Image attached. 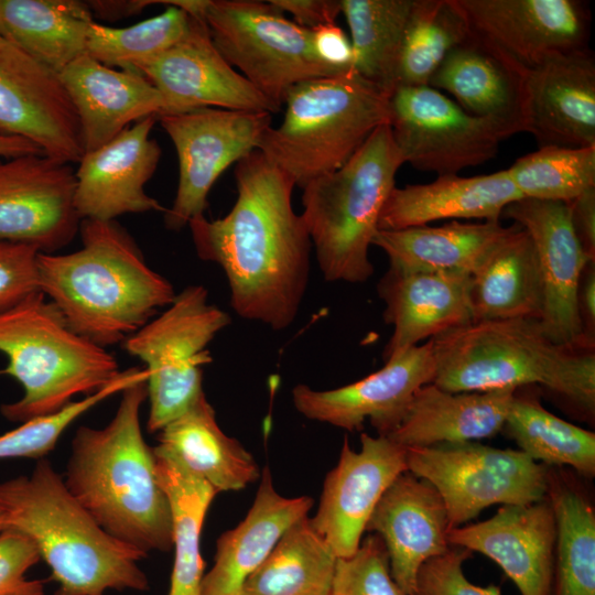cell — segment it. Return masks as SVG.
I'll list each match as a JSON object with an SVG mask.
<instances>
[{
	"label": "cell",
	"instance_id": "cell-1",
	"mask_svg": "<svg viewBox=\"0 0 595 595\" xmlns=\"http://www.w3.org/2000/svg\"><path fill=\"white\" fill-rule=\"evenodd\" d=\"M234 175V206L215 220L191 219L193 244L202 260L223 269L238 316L283 331L299 314L311 268V238L292 205L295 184L258 150Z\"/></svg>",
	"mask_w": 595,
	"mask_h": 595
},
{
	"label": "cell",
	"instance_id": "cell-2",
	"mask_svg": "<svg viewBox=\"0 0 595 595\" xmlns=\"http://www.w3.org/2000/svg\"><path fill=\"white\" fill-rule=\"evenodd\" d=\"M120 393L119 407L106 426L77 429L63 479L108 534L147 556L173 548L172 513L153 447L141 430L147 380L133 382Z\"/></svg>",
	"mask_w": 595,
	"mask_h": 595
},
{
	"label": "cell",
	"instance_id": "cell-3",
	"mask_svg": "<svg viewBox=\"0 0 595 595\" xmlns=\"http://www.w3.org/2000/svg\"><path fill=\"white\" fill-rule=\"evenodd\" d=\"M79 232L76 251L39 253V288L74 332L106 348L134 334L176 293L116 220L83 219Z\"/></svg>",
	"mask_w": 595,
	"mask_h": 595
},
{
	"label": "cell",
	"instance_id": "cell-4",
	"mask_svg": "<svg viewBox=\"0 0 595 595\" xmlns=\"http://www.w3.org/2000/svg\"><path fill=\"white\" fill-rule=\"evenodd\" d=\"M433 385L450 392L517 390L542 386L594 421V349L558 345L539 320L482 321L430 339Z\"/></svg>",
	"mask_w": 595,
	"mask_h": 595
},
{
	"label": "cell",
	"instance_id": "cell-5",
	"mask_svg": "<svg viewBox=\"0 0 595 595\" xmlns=\"http://www.w3.org/2000/svg\"><path fill=\"white\" fill-rule=\"evenodd\" d=\"M0 517L4 530L18 531L35 544L57 583L54 595L149 589L138 564L145 555L108 534L44 457L31 475L0 484Z\"/></svg>",
	"mask_w": 595,
	"mask_h": 595
},
{
	"label": "cell",
	"instance_id": "cell-6",
	"mask_svg": "<svg viewBox=\"0 0 595 595\" xmlns=\"http://www.w3.org/2000/svg\"><path fill=\"white\" fill-rule=\"evenodd\" d=\"M0 351L8 375L23 388L20 400L1 405L13 422L55 413L76 394H93L121 374L116 358L74 332L61 311L41 292L0 311Z\"/></svg>",
	"mask_w": 595,
	"mask_h": 595
},
{
	"label": "cell",
	"instance_id": "cell-7",
	"mask_svg": "<svg viewBox=\"0 0 595 595\" xmlns=\"http://www.w3.org/2000/svg\"><path fill=\"white\" fill-rule=\"evenodd\" d=\"M283 106L257 150L301 188L340 169L390 118L389 96L354 69L295 85Z\"/></svg>",
	"mask_w": 595,
	"mask_h": 595
},
{
	"label": "cell",
	"instance_id": "cell-8",
	"mask_svg": "<svg viewBox=\"0 0 595 595\" xmlns=\"http://www.w3.org/2000/svg\"><path fill=\"white\" fill-rule=\"evenodd\" d=\"M402 164L382 125L340 169L302 187L301 216L326 281L361 283L372 275L369 247Z\"/></svg>",
	"mask_w": 595,
	"mask_h": 595
},
{
	"label": "cell",
	"instance_id": "cell-9",
	"mask_svg": "<svg viewBox=\"0 0 595 595\" xmlns=\"http://www.w3.org/2000/svg\"><path fill=\"white\" fill-rule=\"evenodd\" d=\"M230 322L225 311L208 303L203 285H190L123 342L148 371L149 432H160L204 392L203 367L212 361L207 346Z\"/></svg>",
	"mask_w": 595,
	"mask_h": 595
},
{
	"label": "cell",
	"instance_id": "cell-10",
	"mask_svg": "<svg viewBox=\"0 0 595 595\" xmlns=\"http://www.w3.org/2000/svg\"><path fill=\"white\" fill-rule=\"evenodd\" d=\"M205 22L228 64L280 109L295 85L347 72L321 61L312 31L286 19L270 1L209 0Z\"/></svg>",
	"mask_w": 595,
	"mask_h": 595
},
{
	"label": "cell",
	"instance_id": "cell-11",
	"mask_svg": "<svg viewBox=\"0 0 595 595\" xmlns=\"http://www.w3.org/2000/svg\"><path fill=\"white\" fill-rule=\"evenodd\" d=\"M407 468L440 493L450 527L493 505H526L547 497L549 467L519 450L477 442L407 448Z\"/></svg>",
	"mask_w": 595,
	"mask_h": 595
},
{
	"label": "cell",
	"instance_id": "cell-12",
	"mask_svg": "<svg viewBox=\"0 0 595 595\" xmlns=\"http://www.w3.org/2000/svg\"><path fill=\"white\" fill-rule=\"evenodd\" d=\"M178 160L175 198L164 213V225L180 230L204 215L208 194L223 172L258 149L271 127L272 113L202 108L158 117Z\"/></svg>",
	"mask_w": 595,
	"mask_h": 595
},
{
	"label": "cell",
	"instance_id": "cell-13",
	"mask_svg": "<svg viewBox=\"0 0 595 595\" xmlns=\"http://www.w3.org/2000/svg\"><path fill=\"white\" fill-rule=\"evenodd\" d=\"M389 110L404 163L437 176L491 160L506 139L494 123L469 115L429 85L398 87L389 97Z\"/></svg>",
	"mask_w": 595,
	"mask_h": 595
},
{
	"label": "cell",
	"instance_id": "cell-14",
	"mask_svg": "<svg viewBox=\"0 0 595 595\" xmlns=\"http://www.w3.org/2000/svg\"><path fill=\"white\" fill-rule=\"evenodd\" d=\"M73 163L44 154L0 161V241L53 253L79 231Z\"/></svg>",
	"mask_w": 595,
	"mask_h": 595
},
{
	"label": "cell",
	"instance_id": "cell-15",
	"mask_svg": "<svg viewBox=\"0 0 595 595\" xmlns=\"http://www.w3.org/2000/svg\"><path fill=\"white\" fill-rule=\"evenodd\" d=\"M132 69L161 94L162 116L202 108L270 113L281 110L228 64L213 43L204 20L191 18L186 34L177 43Z\"/></svg>",
	"mask_w": 595,
	"mask_h": 595
},
{
	"label": "cell",
	"instance_id": "cell-16",
	"mask_svg": "<svg viewBox=\"0 0 595 595\" xmlns=\"http://www.w3.org/2000/svg\"><path fill=\"white\" fill-rule=\"evenodd\" d=\"M435 360L431 340L385 361L367 377L332 390L296 385L292 390L295 409L305 418L360 431L366 420L378 435L388 436L401 422L414 393L432 383Z\"/></svg>",
	"mask_w": 595,
	"mask_h": 595
},
{
	"label": "cell",
	"instance_id": "cell-17",
	"mask_svg": "<svg viewBox=\"0 0 595 595\" xmlns=\"http://www.w3.org/2000/svg\"><path fill=\"white\" fill-rule=\"evenodd\" d=\"M0 136L20 137L44 154L78 163L85 150L76 110L58 74L0 41Z\"/></svg>",
	"mask_w": 595,
	"mask_h": 595
},
{
	"label": "cell",
	"instance_id": "cell-18",
	"mask_svg": "<svg viewBox=\"0 0 595 595\" xmlns=\"http://www.w3.org/2000/svg\"><path fill=\"white\" fill-rule=\"evenodd\" d=\"M354 451L347 437L337 465L326 475L316 515L310 520L334 554L348 558L358 549L379 499L407 468V448L387 436L360 435Z\"/></svg>",
	"mask_w": 595,
	"mask_h": 595
},
{
	"label": "cell",
	"instance_id": "cell-19",
	"mask_svg": "<svg viewBox=\"0 0 595 595\" xmlns=\"http://www.w3.org/2000/svg\"><path fill=\"white\" fill-rule=\"evenodd\" d=\"M530 236L543 283L540 323L558 345L594 349L584 339L576 294L584 267L592 261L583 251L571 221L570 203L522 197L502 215Z\"/></svg>",
	"mask_w": 595,
	"mask_h": 595
},
{
	"label": "cell",
	"instance_id": "cell-20",
	"mask_svg": "<svg viewBox=\"0 0 595 595\" xmlns=\"http://www.w3.org/2000/svg\"><path fill=\"white\" fill-rule=\"evenodd\" d=\"M469 30L524 68L588 47L591 12L577 0H454Z\"/></svg>",
	"mask_w": 595,
	"mask_h": 595
},
{
	"label": "cell",
	"instance_id": "cell-21",
	"mask_svg": "<svg viewBox=\"0 0 595 595\" xmlns=\"http://www.w3.org/2000/svg\"><path fill=\"white\" fill-rule=\"evenodd\" d=\"M158 117L141 119L105 145L85 152L75 171L74 203L80 219L115 220L131 213L162 212L145 184L155 173L161 148L151 139Z\"/></svg>",
	"mask_w": 595,
	"mask_h": 595
},
{
	"label": "cell",
	"instance_id": "cell-22",
	"mask_svg": "<svg viewBox=\"0 0 595 595\" xmlns=\"http://www.w3.org/2000/svg\"><path fill=\"white\" fill-rule=\"evenodd\" d=\"M447 539L493 560L521 595H552L556 523L547 497L501 506L485 521L452 528Z\"/></svg>",
	"mask_w": 595,
	"mask_h": 595
},
{
	"label": "cell",
	"instance_id": "cell-23",
	"mask_svg": "<svg viewBox=\"0 0 595 595\" xmlns=\"http://www.w3.org/2000/svg\"><path fill=\"white\" fill-rule=\"evenodd\" d=\"M527 131L540 147H595V58L554 52L526 71Z\"/></svg>",
	"mask_w": 595,
	"mask_h": 595
},
{
	"label": "cell",
	"instance_id": "cell-24",
	"mask_svg": "<svg viewBox=\"0 0 595 595\" xmlns=\"http://www.w3.org/2000/svg\"><path fill=\"white\" fill-rule=\"evenodd\" d=\"M526 71L469 30L443 60L429 86L452 95L461 108L490 121L507 139L527 131Z\"/></svg>",
	"mask_w": 595,
	"mask_h": 595
},
{
	"label": "cell",
	"instance_id": "cell-25",
	"mask_svg": "<svg viewBox=\"0 0 595 595\" xmlns=\"http://www.w3.org/2000/svg\"><path fill=\"white\" fill-rule=\"evenodd\" d=\"M450 530L440 493L409 470L387 488L366 526L382 539L392 578L405 595L412 594L421 565L450 549Z\"/></svg>",
	"mask_w": 595,
	"mask_h": 595
},
{
	"label": "cell",
	"instance_id": "cell-26",
	"mask_svg": "<svg viewBox=\"0 0 595 595\" xmlns=\"http://www.w3.org/2000/svg\"><path fill=\"white\" fill-rule=\"evenodd\" d=\"M472 274L456 271H398L389 268L377 290L392 335L383 360L420 342L473 322Z\"/></svg>",
	"mask_w": 595,
	"mask_h": 595
},
{
	"label": "cell",
	"instance_id": "cell-27",
	"mask_svg": "<svg viewBox=\"0 0 595 595\" xmlns=\"http://www.w3.org/2000/svg\"><path fill=\"white\" fill-rule=\"evenodd\" d=\"M58 76L76 110L85 152L105 145L141 119L163 115L161 94L133 69L105 66L86 53Z\"/></svg>",
	"mask_w": 595,
	"mask_h": 595
},
{
	"label": "cell",
	"instance_id": "cell-28",
	"mask_svg": "<svg viewBox=\"0 0 595 595\" xmlns=\"http://www.w3.org/2000/svg\"><path fill=\"white\" fill-rule=\"evenodd\" d=\"M313 506L309 496L284 497L264 467L253 502L244 520L217 540L212 569L201 595H239L247 577L264 561L282 536Z\"/></svg>",
	"mask_w": 595,
	"mask_h": 595
},
{
	"label": "cell",
	"instance_id": "cell-29",
	"mask_svg": "<svg viewBox=\"0 0 595 595\" xmlns=\"http://www.w3.org/2000/svg\"><path fill=\"white\" fill-rule=\"evenodd\" d=\"M522 198L507 169L464 177L439 175L428 184L394 186L379 216V230L424 226L441 219L497 221L504 209Z\"/></svg>",
	"mask_w": 595,
	"mask_h": 595
},
{
	"label": "cell",
	"instance_id": "cell-30",
	"mask_svg": "<svg viewBox=\"0 0 595 595\" xmlns=\"http://www.w3.org/2000/svg\"><path fill=\"white\" fill-rule=\"evenodd\" d=\"M515 391L450 392L424 385L387 437L411 448L495 436L502 431Z\"/></svg>",
	"mask_w": 595,
	"mask_h": 595
},
{
	"label": "cell",
	"instance_id": "cell-31",
	"mask_svg": "<svg viewBox=\"0 0 595 595\" xmlns=\"http://www.w3.org/2000/svg\"><path fill=\"white\" fill-rule=\"evenodd\" d=\"M497 221L418 226L378 230L372 245L398 271H456L474 274L497 244L512 229Z\"/></svg>",
	"mask_w": 595,
	"mask_h": 595
},
{
	"label": "cell",
	"instance_id": "cell-32",
	"mask_svg": "<svg viewBox=\"0 0 595 595\" xmlns=\"http://www.w3.org/2000/svg\"><path fill=\"white\" fill-rule=\"evenodd\" d=\"M473 322L539 320L543 283L533 242L517 224L472 274Z\"/></svg>",
	"mask_w": 595,
	"mask_h": 595
},
{
	"label": "cell",
	"instance_id": "cell-33",
	"mask_svg": "<svg viewBox=\"0 0 595 595\" xmlns=\"http://www.w3.org/2000/svg\"><path fill=\"white\" fill-rule=\"evenodd\" d=\"M93 22L86 1L0 0L2 39L56 74L86 54Z\"/></svg>",
	"mask_w": 595,
	"mask_h": 595
},
{
	"label": "cell",
	"instance_id": "cell-34",
	"mask_svg": "<svg viewBox=\"0 0 595 595\" xmlns=\"http://www.w3.org/2000/svg\"><path fill=\"white\" fill-rule=\"evenodd\" d=\"M158 440L217 493L240 490L261 475L253 456L223 432L204 392L159 432Z\"/></svg>",
	"mask_w": 595,
	"mask_h": 595
},
{
	"label": "cell",
	"instance_id": "cell-35",
	"mask_svg": "<svg viewBox=\"0 0 595 595\" xmlns=\"http://www.w3.org/2000/svg\"><path fill=\"white\" fill-rule=\"evenodd\" d=\"M581 478L549 467L547 498L556 523L552 595H595V507Z\"/></svg>",
	"mask_w": 595,
	"mask_h": 595
},
{
	"label": "cell",
	"instance_id": "cell-36",
	"mask_svg": "<svg viewBox=\"0 0 595 595\" xmlns=\"http://www.w3.org/2000/svg\"><path fill=\"white\" fill-rule=\"evenodd\" d=\"M153 454L173 522L174 564L169 595H201L204 576L201 533L208 508L218 493L165 446L153 447Z\"/></svg>",
	"mask_w": 595,
	"mask_h": 595
},
{
	"label": "cell",
	"instance_id": "cell-37",
	"mask_svg": "<svg viewBox=\"0 0 595 595\" xmlns=\"http://www.w3.org/2000/svg\"><path fill=\"white\" fill-rule=\"evenodd\" d=\"M336 561L306 516L282 536L239 595H329Z\"/></svg>",
	"mask_w": 595,
	"mask_h": 595
},
{
	"label": "cell",
	"instance_id": "cell-38",
	"mask_svg": "<svg viewBox=\"0 0 595 595\" xmlns=\"http://www.w3.org/2000/svg\"><path fill=\"white\" fill-rule=\"evenodd\" d=\"M501 432L537 463L595 476V433L549 412L536 394L515 391Z\"/></svg>",
	"mask_w": 595,
	"mask_h": 595
},
{
	"label": "cell",
	"instance_id": "cell-39",
	"mask_svg": "<svg viewBox=\"0 0 595 595\" xmlns=\"http://www.w3.org/2000/svg\"><path fill=\"white\" fill-rule=\"evenodd\" d=\"M413 0H340L350 31L354 71L391 96Z\"/></svg>",
	"mask_w": 595,
	"mask_h": 595
},
{
	"label": "cell",
	"instance_id": "cell-40",
	"mask_svg": "<svg viewBox=\"0 0 595 595\" xmlns=\"http://www.w3.org/2000/svg\"><path fill=\"white\" fill-rule=\"evenodd\" d=\"M469 34L454 0H413L398 69V87L426 86L446 55Z\"/></svg>",
	"mask_w": 595,
	"mask_h": 595
},
{
	"label": "cell",
	"instance_id": "cell-41",
	"mask_svg": "<svg viewBox=\"0 0 595 595\" xmlns=\"http://www.w3.org/2000/svg\"><path fill=\"white\" fill-rule=\"evenodd\" d=\"M507 171L522 197L571 203L595 187V147H540Z\"/></svg>",
	"mask_w": 595,
	"mask_h": 595
},
{
	"label": "cell",
	"instance_id": "cell-42",
	"mask_svg": "<svg viewBox=\"0 0 595 595\" xmlns=\"http://www.w3.org/2000/svg\"><path fill=\"white\" fill-rule=\"evenodd\" d=\"M190 23L186 12L170 4L160 14L126 28L94 21L87 33L86 53L105 66L132 69L177 43Z\"/></svg>",
	"mask_w": 595,
	"mask_h": 595
},
{
	"label": "cell",
	"instance_id": "cell-43",
	"mask_svg": "<svg viewBox=\"0 0 595 595\" xmlns=\"http://www.w3.org/2000/svg\"><path fill=\"white\" fill-rule=\"evenodd\" d=\"M144 368H130L104 389L73 401L62 410L23 422L0 435V458H43L56 445L63 432L82 414L108 397L121 392L133 382L147 380Z\"/></svg>",
	"mask_w": 595,
	"mask_h": 595
},
{
	"label": "cell",
	"instance_id": "cell-44",
	"mask_svg": "<svg viewBox=\"0 0 595 595\" xmlns=\"http://www.w3.org/2000/svg\"><path fill=\"white\" fill-rule=\"evenodd\" d=\"M329 595H405L392 578L378 534L364 538L353 555L337 559Z\"/></svg>",
	"mask_w": 595,
	"mask_h": 595
},
{
	"label": "cell",
	"instance_id": "cell-45",
	"mask_svg": "<svg viewBox=\"0 0 595 595\" xmlns=\"http://www.w3.org/2000/svg\"><path fill=\"white\" fill-rule=\"evenodd\" d=\"M472 554L465 548L451 545L445 553L424 562L411 595H501L497 585L479 586L466 578L463 564Z\"/></svg>",
	"mask_w": 595,
	"mask_h": 595
},
{
	"label": "cell",
	"instance_id": "cell-46",
	"mask_svg": "<svg viewBox=\"0 0 595 595\" xmlns=\"http://www.w3.org/2000/svg\"><path fill=\"white\" fill-rule=\"evenodd\" d=\"M31 245L0 241V311L40 291L37 256Z\"/></svg>",
	"mask_w": 595,
	"mask_h": 595
},
{
	"label": "cell",
	"instance_id": "cell-47",
	"mask_svg": "<svg viewBox=\"0 0 595 595\" xmlns=\"http://www.w3.org/2000/svg\"><path fill=\"white\" fill-rule=\"evenodd\" d=\"M41 560L35 544L14 530L0 532V595H44L41 581H29L26 571Z\"/></svg>",
	"mask_w": 595,
	"mask_h": 595
},
{
	"label": "cell",
	"instance_id": "cell-48",
	"mask_svg": "<svg viewBox=\"0 0 595 595\" xmlns=\"http://www.w3.org/2000/svg\"><path fill=\"white\" fill-rule=\"evenodd\" d=\"M312 31V45L317 57L340 71L354 69L350 40L336 23L320 25Z\"/></svg>",
	"mask_w": 595,
	"mask_h": 595
},
{
	"label": "cell",
	"instance_id": "cell-49",
	"mask_svg": "<svg viewBox=\"0 0 595 595\" xmlns=\"http://www.w3.org/2000/svg\"><path fill=\"white\" fill-rule=\"evenodd\" d=\"M280 11L292 14L298 25L313 30L335 23L342 12L340 0H269Z\"/></svg>",
	"mask_w": 595,
	"mask_h": 595
},
{
	"label": "cell",
	"instance_id": "cell-50",
	"mask_svg": "<svg viewBox=\"0 0 595 595\" xmlns=\"http://www.w3.org/2000/svg\"><path fill=\"white\" fill-rule=\"evenodd\" d=\"M570 209L576 238L586 256L595 260V187L573 199Z\"/></svg>",
	"mask_w": 595,
	"mask_h": 595
},
{
	"label": "cell",
	"instance_id": "cell-51",
	"mask_svg": "<svg viewBox=\"0 0 595 595\" xmlns=\"http://www.w3.org/2000/svg\"><path fill=\"white\" fill-rule=\"evenodd\" d=\"M576 305L585 343L595 347V260L583 269L576 294Z\"/></svg>",
	"mask_w": 595,
	"mask_h": 595
},
{
	"label": "cell",
	"instance_id": "cell-52",
	"mask_svg": "<svg viewBox=\"0 0 595 595\" xmlns=\"http://www.w3.org/2000/svg\"><path fill=\"white\" fill-rule=\"evenodd\" d=\"M86 2L93 15H96L107 21H115L118 19L139 14L145 7L153 3H159V0H94Z\"/></svg>",
	"mask_w": 595,
	"mask_h": 595
},
{
	"label": "cell",
	"instance_id": "cell-53",
	"mask_svg": "<svg viewBox=\"0 0 595 595\" xmlns=\"http://www.w3.org/2000/svg\"><path fill=\"white\" fill-rule=\"evenodd\" d=\"M37 153H43V151L28 139L0 136V156L4 159Z\"/></svg>",
	"mask_w": 595,
	"mask_h": 595
},
{
	"label": "cell",
	"instance_id": "cell-54",
	"mask_svg": "<svg viewBox=\"0 0 595 595\" xmlns=\"http://www.w3.org/2000/svg\"><path fill=\"white\" fill-rule=\"evenodd\" d=\"M6 528H4V523L0 517V532L3 531Z\"/></svg>",
	"mask_w": 595,
	"mask_h": 595
},
{
	"label": "cell",
	"instance_id": "cell-55",
	"mask_svg": "<svg viewBox=\"0 0 595 595\" xmlns=\"http://www.w3.org/2000/svg\"><path fill=\"white\" fill-rule=\"evenodd\" d=\"M3 40L2 36H1V33H0V41Z\"/></svg>",
	"mask_w": 595,
	"mask_h": 595
}]
</instances>
